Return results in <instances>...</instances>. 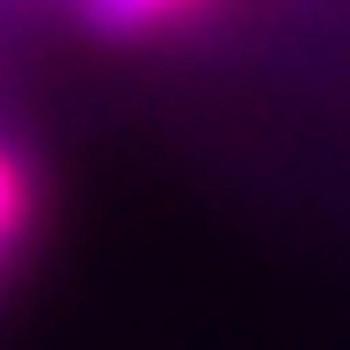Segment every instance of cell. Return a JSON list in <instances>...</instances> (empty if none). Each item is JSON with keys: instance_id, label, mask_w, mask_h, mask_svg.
Returning <instances> with one entry per match:
<instances>
[{"instance_id": "obj_1", "label": "cell", "mask_w": 350, "mask_h": 350, "mask_svg": "<svg viewBox=\"0 0 350 350\" xmlns=\"http://www.w3.org/2000/svg\"><path fill=\"white\" fill-rule=\"evenodd\" d=\"M219 0H66V15L95 29V37H117V44H146V37H168L183 22L212 15Z\"/></svg>"}, {"instance_id": "obj_2", "label": "cell", "mask_w": 350, "mask_h": 350, "mask_svg": "<svg viewBox=\"0 0 350 350\" xmlns=\"http://www.w3.org/2000/svg\"><path fill=\"white\" fill-rule=\"evenodd\" d=\"M37 226V168L15 139H0V262L15 256Z\"/></svg>"}]
</instances>
